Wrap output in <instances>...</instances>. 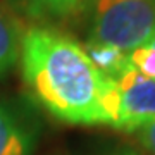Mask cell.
I'll use <instances>...</instances> for the list:
<instances>
[{
  "label": "cell",
  "mask_w": 155,
  "mask_h": 155,
  "mask_svg": "<svg viewBox=\"0 0 155 155\" xmlns=\"http://www.w3.org/2000/svg\"><path fill=\"white\" fill-rule=\"evenodd\" d=\"M90 155H145L140 150H136L134 147L129 145H107V147H100L95 152H91Z\"/></svg>",
  "instance_id": "obj_10"
},
{
  "label": "cell",
  "mask_w": 155,
  "mask_h": 155,
  "mask_svg": "<svg viewBox=\"0 0 155 155\" xmlns=\"http://www.w3.org/2000/svg\"><path fill=\"white\" fill-rule=\"evenodd\" d=\"M131 64L134 69H138L141 74L155 79V36L150 40V43L133 50L129 54Z\"/></svg>",
  "instance_id": "obj_8"
},
{
  "label": "cell",
  "mask_w": 155,
  "mask_h": 155,
  "mask_svg": "<svg viewBox=\"0 0 155 155\" xmlns=\"http://www.w3.org/2000/svg\"><path fill=\"white\" fill-rule=\"evenodd\" d=\"M88 43H102L126 54L155 36V0H93Z\"/></svg>",
  "instance_id": "obj_2"
},
{
  "label": "cell",
  "mask_w": 155,
  "mask_h": 155,
  "mask_svg": "<svg viewBox=\"0 0 155 155\" xmlns=\"http://www.w3.org/2000/svg\"><path fill=\"white\" fill-rule=\"evenodd\" d=\"M38 133L14 104L0 97V155H35Z\"/></svg>",
  "instance_id": "obj_5"
},
{
  "label": "cell",
  "mask_w": 155,
  "mask_h": 155,
  "mask_svg": "<svg viewBox=\"0 0 155 155\" xmlns=\"http://www.w3.org/2000/svg\"><path fill=\"white\" fill-rule=\"evenodd\" d=\"M21 24L14 12L0 2V78L16 67L21 55Z\"/></svg>",
  "instance_id": "obj_6"
},
{
  "label": "cell",
  "mask_w": 155,
  "mask_h": 155,
  "mask_svg": "<svg viewBox=\"0 0 155 155\" xmlns=\"http://www.w3.org/2000/svg\"><path fill=\"white\" fill-rule=\"evenodd\" d=\"M133 134L134 141L147 155H155V119L138 127Z\"/></svg>",
  "instance_id": "obj_9"
},
{
  "label": "cell",
  "mask_w": 155,
  "mask_h": 155,
  "mask_svg": "<svg viewBox=\"0 0 155 155\" xmlns=\"http://www.w3.org/2000/svg\"><path fill=\"white\" fill-rule=\"evenodd\" d=\"M84 48H86L90 59L93 61L95 66L104 74L112 78L114 81L119 79L124 72L133 67L129 54H126V52H122L119 48H114V47L102 45V43H88V41H86Z\"/></svg>",
  "instance_id": "obj_7"
},
{
  "label": "cell",
  "mask_w": 155,
  "mask_h": 155,
  "mask_svg": "<svg viewBox=\"0 0 155 155\" xmlns=\"http://www.w3.org/2000/svg\"><path fill=\"white\" fill-rule=\"evenodd\" d=\"M21 76L29 98L55 121L116 127L117 83L100 71L83 45L55 28L22 33Z\"/></svg>",
  "instance_id": "obj_1"
},
{
  "label": "cell",
  "mask_w": 155,
  "mask_h": 155,
  "mask_svg": "<svg viewBox=\"0 0 155 155\" xmlns=\"http://www.w3.org/2000/svg\"><path fill=\"white\" fill-rule=\"evenodd\" d=\"M116 83L119 90V116L114 129L134 133L155 119V79L141 74L133 66Z\"/></svg>",
  "instance_id": "obj_3"
},
{
  "label": "cell",
  "mask_w": 155,
  "mask_h": 155,
  "mask_svg": "<svg viewBox=\"0 0 155 155\" xmlns=\"http://www.w3.org/2000/svg\"><path fill=\"white\" fill-rule=\"evenodd\" d=\"M5 5L36 26L62 24L83 16L93 5V0H5Z\"/></svg>",
  "instance_id": "obj_4"
}]
</instances>
